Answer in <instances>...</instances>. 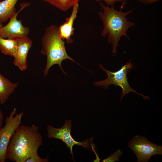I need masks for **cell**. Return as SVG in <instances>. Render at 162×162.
<instances>
[{"instance_id":"obj_1","label":"cell","mask_w":162,"mask_h":162,"mask_svg":"<svg viewBox=\"0 0 162 162\" xmlns=\"http://www.w3.org/2000/svg\"><path fill=\"white\" fill-rule=\"evenodd\" d=\"M35 125H20L12 137L5 154V159L25 162L43 144V138Z\"/></svg>"},{"instance_id":"obj_2","label":"cell","mask_w":162,"mask_h":162,"mask_svg":"<svg viewBox=\"0 0 162 162\" xmlns=\"http://www.w3.org/2000/svg\"><path fill=\"white\" fill-rule=\"evenodd\" d=\"M125 3H122L121 8L118 10L113 7H110L108 5H104L101 2H99L100 5L103 10V11L98 13L104 26L101 36L104 38L107 35L108 41L112 45L113 54H116V53L118 43L121 37L125 36L129 39L126 33L130 28L135 26L134 22L128 20L126 17L132 12L133 9L126 12L122 11Z\"/></svg>"},{"instance_id":"obj_3","label":"cell","mask_w":162,"mask_h":162,"mask_svg":"<svg viewBox=\"0 0 162 162\" xmlns=\"http://www.w3.org/2000/svg\"><path fill=\"white\" fill-rule=\"evenodd\" d=\"M41 43V52L46 56V63L43 71L44 76H47L50 68L56 64H58L62 72L66 75L62 66V61L68 59L75 62L67 53L65 43L60 36L58 27L51 25L46 28Z\"/></svg>"},{"instance_id":"obj_4","label":"cell","mask_w":162,"mask_h":162,"mask_svg":"<svg viewBox=\"0 0 162 162\" xmlns=\"http://www.w3.org/2000/svg\"><path fill=\"white\" fill-rule=\"evenodd\" d=\"M99 66L106 73L107 77L103 80L94 82V84L96 86H103L105 90H106L110 85H114L116 86H120L122 89L121 101L124 96L126 94L129 93L130 92H135L142 96L144 99L149 98L148 96L138 93L129 85L127 74L132 68V65L130 61L122 66L118 70L115 72H112L106 70L101 64H99Z\"/></svg>"},{"instance_id":"obj_5","label":"cell","mask_w":162,"mask_h":162,"mask_svg":"<svg viewBox=\"0 0 162 162\" xmlns=\"http://www.w3.org/2000/svg\"><path fill=\"white\" fill-rule=\"evenodd\" d=\"M16 108L10 112L5 119V124L0 129V162H4L5 154L9 142L16 129L21 123L24 113H16Z\"/></svg>"},{"instance_id":"obj_6","label":"cell","mask_w":162,"mask_h":162,"mask_svg":"<svg viewBox=\"0 0 162 162\" xmlns=\"http://www.w3.org/2000/svg\"><path fill=\"white\" fill-rule=\"evenodd\" d=\"M128 146L139 162H148L152 156L162 154V146L148 141L145 136H135L129 141Z\"/></svg>"},{"instance_id":"obj_7","label":"cell","mask_w":162,"mask_h":162,"mask_svg":"<svg viewBox=\"0 0 162 162\" xmlns=\"http://www.w3.org/2000/svg\"><path fill=\"white\" fill-rule=\"evenodd\" d=\"M72 123L71 120H66L62 127L56 128L48 125L47 127V135L48 139L54 138L60 139L64 142L70 150L74 161L72 148L74 146L77 145L81 146L86 149L90 147V144L92 139H86L81 142H78L74 140L70 134Z\"/></svg>"},{"instance_id":"obj_8","label":"cell","mask_w":162,"mask_h":162,"mask_svg":"<svg viewBox=\"0 0 162 162\" xmlns=\"http://www.w3.org/2000/svg\"><path fill=\"white\" fill-rule=\"evenodd\" d=\"M28 5V4H23L21 8L10 19L8 23L0 29V37L4 38L13 39L27 36L29 33L28 27L24 26L20 20H17V17L20 12Z\"/></svg>"},{"instance_id":"obj_9","label":"cell","mask_w":162,"mask_h":162,"mask_svg":"<svg viewBox=\"0 0 162 162\" xmlns=\"http://www.w3.org/2000/svg\"><path fill=\"white\" fill-rule=\"evenodd\" d=\"M14 38L16 40L17 46L13 63L21 70L24 71L27 69V58L32 41L27 36Z\"/></svg>"},{"instance_id":"obj_10","label":"cell","mask_w":162,"mask_h":162,"mask_svg":"<svg viewBox=\"0 0 162 162\" xmlns=\"http://www.w3.org/2000/svg\"><path fill=\"white\" fill-rule=\"evenodd\" d=\"M72 8L70 16L66 18L65 22L58 27L61 37L63 40H65L68 44L71 43L73 41L71 38L74 34V30L73 26L74 22L77 17L79 8L78 3L74 5Z\"/></svg>"},{"instance_id":"obj_11","label":"cell","mask_w":162,"mask_h":162,"mask_svg":"<svg viewBox=\"0 0 162 162\" xmlns=\"http://www.w3.org/2000/svg\"><path fill=\"white\" fill-rule=\"evenodd\" d=\"M18 83H13L0 73V103L4 104L18 86Z\"/></svg>"},{"instance_id":"obj_12","label":"cell","mask_w":162,"mask_h":162,"mask_svg":"<svg viewBox=\"0 0 162 162\" xmlns=\"http://www.w3.org/2000/svg\"><path fill=\"white\" fill-rule=\"evenodd\" d=\"M18 0H4L0 2V22H4L16 13L15 6Z\"/></svg>"},{"instance_id":"obj_13","label":"cell","mask_w":162,"mask_h":162,"mask_svg":"<svg viewBox=\"0 0 162 162\" xmlns=\"http://www.w3.org/2000/svg\"><path fill=\"white\" fill-rule=\"evenodd\" d=\"M17 46L15 38L6 39L0 37V51L4 54L14 57Z\"/></svg>"},{"instance_id":"obj_14","label":"cell","mask_w":162,"mask_h":162,"mask_svg":"<svg viewBox=\"0 0 162 162\" xmlns=\"http://www.w3.org/2000/svg\"><path fill=\"white\" fill-rule=\"evenodd\" d=\"M56 7L61 11H65L78 3L81 0H42Z\"/></svg>"},{"instance_id":"obj_15","label":"cell","mask_w":162,"mask_h":162,"mask_svg":"<svg viewBox=\"0 0 162 162\" xmlns=\"http://www.w3.org/2000/svg\"><path fill=\"white\" fill-rule=\"evenodd\" d=\"M123 152L119 149L116 152L112 154L107 158L104 159L102 161L103 162H113L116 161H118L119 160V157L122 155Z\"/></svg>"},{"instance_id":"obj_16","label":"cell","mask_w":162,"mask_h":162,"mask_svg":"<svg viewBox=\"0 0 162 162\" xmlns=\"http://www.w3.org/2000/svg\"><path fill=\"white\" fill-rule=\"evenodd\" d=\"M47 158H43L40 157L38 154V151L35 152L25 162H47Z\"/></svg>"},{"instance_id":"obj_17","label":"cell","mask_w":162,"mask_h":162,"mask_svg":"<svg viewBox=\"0 0 162 162\" xmlns=\"http://www.w3.org/2000/svg\"><path fill=\"white\" fill-rule=\"evenodd\" d=\"M96 2H104L108 5L114 7L115 3L117 2H121L125 3L127 0H94Z\"/></svg>"},{"instance_id":"obj_18","label":"cell","mask_w":162,"mask_h":162,"mask_svg":"<svg viewBox=\"0 0 162 162\" xmlns=\"http://www.w3.org/2000/svg\"><path fill=\"white\" fill-rule=\"evenodd\" d=\"M161 0H139V1L143 4H149Z\"/></svg>"},{"instance_id":"obj_19","label":"cell","mask_w":162,"mask_h":162,"mask_svg":"<svg viewBox=\"0 0 162 162\" xmlns=\"http://www.w3.org/2000/svg\"><path fill=\"white\" fill-rule=\"evenodd\" d=\"M4 115L2 110L0 108V129L2 127L3 122Z\"/></svg>"},{"instance_id":"obj_20","label":"cell","mask_w":162,"mask_h":162,"mask_svg":"<svg viewBox=\"0 0 162 162\" xmlns=\"http://www.w3.org/2000/svg\"><path fill=\"white\" fill-rule=\"evenodd\" d=\"M3 26L2 23L0 22V29L2 28Z\"/></svg>"}]
</instances>
